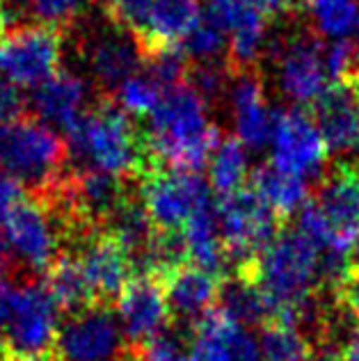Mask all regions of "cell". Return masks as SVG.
<instances>
[{
	"label": "cell",
	"mask_w": 359,
	"mask_h": 361,
	"mask_svg": "<svg viewBox=\"0 0 359 361\" xmlns=\"http://www.w3.org/2000/svg\"><path fill=\"white\" fill-rule=\"evenodd\" d=\"M7 298H9V286L5 281L0 283V348H5V327H7Z\"/></svg>",
	"instance_id": "obj_43"
},
{
	"label": "cell",
	"mask_w": 359,
	"mask_h": 361,
	"mask_svg": "<svg viewBox=\"0 0 359 361\" xmlns=\"http://www.w3.org/2000/svg\"><path fill=\"white\" fill-rule=\"evenodd\" d=\"M55 355L58 361H133L117 313L108 304L69 313L60 327Z\"/></svg>",
	"instance_id": "obj_11"
},
{
	"label": "cell",
	"mask_w": 359,
	"mask_h": 361,
	"mask_svg": "<svg viewBox=\"0 0 359 361\" xmlns=\"http://www.w3.org/2000/svg\"><path fill=\"white\" fill-rule=\"evenodd\" d=\"M67 142L39 119L21 117L0 126V160L9 178L44 195L67 172Z\"/></svg>",
	"instance_id": "obj_4"
},
{
	"label": "cell",
	"mask_w": 359,
	"mask_h": 361,
	"mask_svg": "<svg viewBox=\"0 0 359 361\" xmlns=\"http://www.w3.org/2000/svg\"><path fill=\"white\" fill-rule=\"evenodd\" d=\"M359 62V49L351 39H336L325 46V64L332 82H348Z\"/></svg>",
	"instance_id": "obj_35"
},
{
	"label": "cell",
	"mask_w": 359,
	"mask_h": 361,
	"mask_svg": "<svg viewBox=\"0 0 359 361\" xmlns=\"http://www.w3.org/2000/svg\"><path fill=\"white\" fill-rule=\"evenodd\" d=\"M215 213L233 270L257 259L286 226L250 185L220 197V202L215 204Z\"/></svg>",
	"instance_id": "obj_7"
},
{
	"label": "cell",
	"mask_w": 359,
	"mask_h": 361,
	"mask_svg": "<svg viewBox=\"0 0 359 361\" xmlns=\"http://www.w3.org/2000/svg\"><path fill=\"white\" fill-rule=\"evenodd\" d=\"M357 27H359V25H357Z\"/></svg>",
	"instance_id": "obj_51"
},
{
	"label": "cell",
	"mask_w": 359,
	"mask_h": 361,
	"mask_svg": "<svg viewBox=\"0 0 359 361\" xmlns=\"http://www.w3.org/2000/svg\"><path fill=\"white\" fill-rule=\"evenodd\" d=\"M181 46L193 62H226L229 39L220 25L202 14L200 23L193 27V32L185 37Z\"/></svg>",
	"instance_id": "obj_34"
},
{
	"label": "cell",
	"mask_w": 359,
	"mask_h": 361,
	"mask_svg": "<svg viewBox=\"0 0 359 361\" xmlns=\"http://www.w3.org/2000/svg\"><path fill=\"white\" fill-rule=\"evenodd\" d=\"M64 233L58 213L42 197L25 195L0 222V240L7 254L35 272H49L60 259Z\"/></svg>",
	"instance_id": "obj_6"
},
{
	"label": "cell",
	"mask_w": 359,
	"mask_h": 361,
	"mask_svg": "<svg viewBox=\"0 0 359 361\" xmlns=\"http://www.w3.org/2000/svg\"><path fill=\"white\" fill-rule=\"evenodd\" d=\"M3 361H44V359H30V357H5Z\"/></svg>",
	"instance_id": "obj_47"
},
{
	"label": "cell",
	"mask_w": 359,
	"mask_h": 361,
	"mask_svg": "<svg viewBox=\"0 0 359 361\" xmlns=\"http://www.w3.org/2000/svg\"><path fill=\"white\" fill-rule=\"evenodd\" d=\"M229 101L236 123V137L248 149H261L272 140L275 112L266 103V85L261 69L231 73Z\"/></svg>",
	"instance_id": "obj_19"
},
{
	"label": "cell",
	"mask_w": 359,
	"mask_h": 361,
	"mask_svg": "<svg viewBox=\"0 0 359 361\" xmlns=\"http://www.w3.org/2000/svg\"><path fill=\"white\" fill-rule=\"evenodd\" d=\"M248 185L270 206V211L284 224L293 213H300V208L309 202L307 178L288 174L272 163L254 169Z\"/></svg>",
	"instance_id": "obj_25"
},
{
	"label": "cell",
	"mask_w": 359,
	"mask_h": 361,
	"mask_svg": "<svg viewBox=\"0 0 359 361\" xmlns=\"http://www.w3.org/2000/svg\"><path fill=\"white\" fill-rule=\"evenodd\" d=\"M160 281H163L172 320L190 322L193 327L197 320L217 307L222 277L209 270H202L185 261L172 272H167Z\"/></svg>",
	"instance_id": "obj_20"
},
{
	"label": "cell",
	"mask_w": 359,
	"mask_h": 361,
	"mask_svg": "<svg viewBox=\"0 0 359 361\" xmlns=\"http://www.w3.org/2000/svg\"><path fill=\"white\" fill-rule=\"evenodd\" d=\"M332 298L343 316L348 320H353L359 327V274L355 272L348 274V277L332 290Z\"/></svg>",
	"instance_id": "obj_38"
},
{
	"label": "cell",
	"mask_w": 359,
	"mask_h": 361,
	"mask_svg": "<svg viewBox=\"0 0 359 361\" xmlns=\"http://www.w3.org/2000/svg\"><path fill=\"white\" fill-rule=\"evenodd\" d=\"M204 16H209L226 32V60L233 69L259 66L268 46V21L248 0H206Z\"/></svg>",
	"instance_id": "obj_17"
},
{
	"label": "cell",
	"mask_w": 359,
	"mask_h": 361,
	"mask_svg": "<svg viewBox=\"0 0 359 361\" xmlns=\"http://www.w3.org/2000/svg\"><path fill=\"white\" fill-rule=\"evenodd\" d=\"M233 274L259 283V288L275 307L272 320L288 316L305 300L323 290L320 250L298 229H281L257 259L238 265Z\"/></svg>",
	"instance_id": "obj_3"
},
{
	"label": "cell",
	"mask_w": 359,
	"mask_h": 361,
	"mask_svg": "<svg viewBox=\"0 0 359 361\" xmlns=\"http://www.w3.org/2000/svg\"><path fill=\"white\" fill-rule=\"evenodd\" d=\"M133 361H193V357L185 355L174 341L163 336L160 341H156L154 345H149L145 350H140V353H135Z\"/></svg>",
	"instance_id": "obj_39"
},
{
	"label": "cell",
	"mask_w": 359,
	"mask_h": 361,
	"mask_svg": "<svg viewBox=\"0 0 359 361\" xmlns=\"http://www.w3.org/2000/svg\"><path fill=\"white\" fill-rule=\"evenodd\" d=\"M348 82H351L353 87H355V90L359 92V62H357V69H355V73H353V78L348 80Z\"/></svg>",
	"instance_id": "obj_46"
},
{
	"label": "cell",
	"mask_w": 359,
	"mask_h": 361,
	"mask_svg": "<svg viewBox=\"0 0 359 361\" xmlns=\"http://www.w3.org/2000/svg\"><path fill=\"white\" fill-rule=\"evenodd\" d=\"M7 263H9V254L5 250L3 240H0V283H3V277H5V272H7Z\"/></svg>",
	"instance_id": "obj_45"
},
{
	"label": "cell",
	"mask_w": 359,
	"mask_h": 361,
	"mask_svg": "<svg viewBox=\"0 0 359 361\" xmlns=\"http://www.w3.org/2000/svg\"><path fill=\"white\" fill-rule=\"evenodd\" d=\"M0 39H3V37H0Z\"/></svg>",
	"instance_id": "obj_50"
},
{
	"label": "cell",
	"mask_w": 359,
	"mask_h": 361,
	"mask_svg": "<svg viewBox=\"0 0 359 361\" xmlns=\"http://www.w3.org/2000/svg\"><path fill=\"white\" fill-rule=\"evenodd\" d=\"M200 18V0H149L142 23L135 30L142 55L183 44Z\"/></svg>",
	"instance_id": "obj_22"
},
{
	"label": "cell",
	"mask_w": 359,
	"mask_h": 361,
	"mask_svg": "<svg viewBox=\"0 0 359 361\" xmlns=\"http://www.w3.org/2000/svg\"><path fill=\"white\" fill-rule=\"evenodd\" d=\"M80 53L92 80L115 92L130 75L140 73V66L145 64L142 46L135 39V35L112 23L94 25L92 30L83 37Z\"/></svg>",
	"instance_id": "obj_13"
},
{
	"label": "cell",
	"mask_w": 359,
	"mask_h": 361,
	"mask_svg": "<svg viewBox=\"0 0 359 361\" xmlns=\"http://www.w3.org/2000/svg\"><path fill=\"white\" fill-rule=\"evenodd\" d=\"M305 7L318 37H329L332 42L348 39L359 25L357 0H305Z\"/></svg>",
	"instance_id": "obj_31"
},
{
	"label": "cell",
	"mask_w": 359,
	"mask_h": 361,
	"mask_svg": "<svg viewBox=\"0 0 359 361\" xmlns=\"http://www.w3.org/2000/svg\"><path fill=\"white\" fill-rule=\"evenodd\" d=\"M259 348L263 361H307L316 353L305 331L281 320H270L261 327Z\"/></svg>",
	"instance_id": "obj_30"
},
{
	"label": "cell",
	"mask_w": 359,
	"mask_h": 361,
	"mask_svg": "<svg viewBox=\"0 0 359 361\" xmlns=\"http://www.w3.org/2000/svg\"><path fill=\"white\" fill-rule=\"evenodd\" d=\"M357 147H359V142H357Z\"/></svg>",
	"instance_id": "obj_49"
},
{
	"label": "cell",
	"mask_w": 359,
	"mask_h": 361,
	"mask_svg": "<svg viewBox=\"0 0 359 361\" xmlns=\"http://www.w3.org/2000/svg\"><path fill=\"white\" fill-rule=\"evenodd\" d=\"M266 60L275 66L277 87L298 106L316 103L329 85L323 39L314 32H296L286 39H268Z\"/></svg>",
	"instance_id": "obj_9"
},
{
	"label": "cell",
	"mask_w": 359,
	"mask_h": 361,
	"mask_svg": "<svg viewBox=\"0 0 359 361\" xmlns=\"http://www.w3.org/2000/svg\"><path fill=\"white\" fill-rule=\"evenodd\" d=\"M270 163L296 176H316L327 163V145L309 112L293 108L281 110L272 128Z\"/></svg>",
	"instance_id": "obj_15"
},
{
	"label": "cell",
	"mask_w": 359,
	"mask_h": 361,
	"mask_svg": "<svg viewBox=\"0 0 359 361\" xmlns=\"http://www.w3.org/2000/svg\"><path fill=\"white\" fill-rule=\"evenodd\" d=\"M37 119L67 133L90 110V85L73 71H58L32 94Z\"/></svg>",
	"instance_id": "obj_21"
},
{
	"label": "cell",
	"mask_w": 359,
	"mask_h": 361,
	"mask_svg": "<svg viewBox=\"0 0 359 361\" xmlns=\"http://www.w3.org/2000/svg\"><path fill=\"white\" fill-rule=\"evenodd\" d=\"M46 286L53 293V298L60 304L62 311L75 313L97 304L73 254H62L51 265V270L46 272Z\"/></svg>",
	"instance_id": "obj_29"
},
{
	"label": "cell",
	"mask_w": 359,
	"mask_h": 361,
	"mask_svg": "<svg viewBox=\"0 0 359 361\" xmlns=\"http://www.w3.org/2000/svg\"><path fill=\"white\" fill-rule=\"evenodd\" d=\"M7 172H5V167H3V160H0V178H5Z\"/></svg>",
	"instance_id": "obj_48"
},
{
	"label": "cell",
	"mask_w": 359,
	"mask_h": 361,
	"mask_svg": "<svg viewBox=\"0 0 359 361\" xmlns=\"http://www.w3.org/2000/svg\"><path fill=\"white\" fill-rule=\"evenodd\" d=\"M138 197L156 231H181L211 204L209 183L200 172L154 167L138 180Z\"/></svg>",
	"instance_id": "obj_8"
},
{
	"label": "cell",
	"mask_w": 359,
	"mask_h": 361,
	"mask_svg": "<svg viewBox=\"0 0 359 361\" xmlns=\"http://www.w3.org/2000/svg\"><path fill=\"white\" fill-rule=\"evenodd\" d=\"M307 361H339V353L332 348H318Z\"/></svg>",
	"instance_id": "obj_44"
},
{
	"label": "cell",
	"mask_w": 359,
	"mask_h": 361,
	"mask_svg": "<svg viewBox=\"0 0 359 361\" xmlns=\"http://www.w3.org/2000/svg\"><path fill=\"white\" fill-rule=\"evenodd\" d=\"M67 149L75 167L101 169L124 180H140L154 169L145 130L112 99H101L73 123Z\"/></svg>",
	"instance_id": "obj_2"
},
{
	"label": "cell",
	"mask_w": 359,
	"mask_h": 361,
	"mask_svg": "<svg viewBox=\"0 0 359 361\" xmlns=\"http://www.w3.org/2000/svg\"><path fill=\"white\" fill-rule=\"evenodd\" d=\"M217 309L248 327H263L275 318V307H272L266 293L259 288V283L238 277V274H231V279H222Z\"/></svg>",
	"instance_id": "obj_27"
},
{
	"label": "cell",
	"mask_w": 359,
	"mask_h": 361,
	"mask_svg": "<svg viewBox=\"0 0 359 361\" xmlns=\"http://www.w3.org/2000/svg\"><path fill=\"white\" fill-rule=\"evenodd\" d=\"M99 5L112 23L126 27V30L135 35L140 23H142L149 0H99Z\"/></svg>",
	"instance_id": "obj_36"
},
{
	"label": "cell",
	"mask_w": 359,
	"mask_h": 361,
	"mask_svg": "<svg viewBox=\"0 0 359 361\" xmlns=\"http://www.w3.org/2000/svg\"><path fill=\"white\" fill-rule=\"evenodd\" d=\"M25 106H28L25 90H21L18 85L9 82L7 78L0 75V126L21 119Z\"/></svg>",
	"instance_id": "obj_37"
},
{
	"label": "cell",
	"mask_w": 359,
	"mask_h": 361,
	"mask_svg": "<svg viewBox=\"0 0 359 361\" xmlns=\"http://www.w3.org/2000/svg\"><path fill=\"white\" fill-rule=\"evenodd\" d=\"M193 361H263L259 341L248 325L213 309L190 327Z\"/></svg>",
	"instance_id": "obj_18"
},
{
	"label": "cell",
	"mask_w": 359,
	"mask_h": 361,
	"mask_svg": "<svg viewBox=\"0 0 359 361\" xmlns=\"http://www.w3.org/2000/svg\"><path fill=\"white\" fill-rule=\"evenodd\" d=\"M181 235L185 243L188 263H193L202 270H209L217 274V277H222L229 270V256H226L224 250L213 204H209L197 215H193L190 222L181 229Z\"/></svg>",
	"instance_id": "obj_24"
},
{
	"label": "cell",
	"mask_w": 359,
	"mask_h": 361,
	"mask_svg": "<svg viewBox=\"0 0 359 361\" xmlns=\"http://www.w3.org/2000/svg\"><path fill=\"white\" fill-rule=\"evenodd\" d=\"M64 39L49 25H16L0 39V75L21 90H37L60 71Z\"/></svg>",
	"instance_id": "obj_10"
},
{
	"label": "cell",
	"mask_w": 359,
	"mask_h": 361,
	"mask_svg": "<svg viewBox=\"0 0 359 361\" xmlns=\"http://www.w3.org/2000/svg\"><path fill=\"white\" fill-rule=\"evenodd\" d=\"M117 318L130 355L163 338L172 325L163 281L151 274H133L117 298Z\"/></svg>",
	"instance_id": "obj_12"
},
{
	"label": "cell",
	"mask_w": 359,
	"mask_h": 361,
	"mask_svg": "<svg viewBox=\"0 0 359 361\" xmlns=\"http://www.w3.org/2000/svg\"><path fill=\"white\" fill-rule=\"evenodd\" d=\"M245 145L236 135L220 137L209 160V183L215 195L226 197L248 185L250 180Z\"/></svg>",
	"instance_id": "obj_28"
},
{
	"label": "cell",
	"mask_w": 359,
	"mask_h": 361,
	"mask_svg": "<svg viewBox=\"0 0 359 361\" xmlns=\"http://www.w3.org/2000/svg\"><path fill=\"white\" fill-rule=\"evenodd\" d=\"M339 361H359V327L339 348Z\"/></svg>",
	"instance_id": "obj_42"
},
{
	"label": "cell",
	"mask_w": 359,
	"mask_h": 361,
	"mask_svg": "<svg viewBox=\"0 0 359 361\" xmlns=\"http://www.w3.org/2000/svg\"><path fill=\"white\" fill-rule=\"evenodd\" d=\"M154 167L200 172L220 142V128L209 121V103L188 82L163 92L145 130Z\"/></svg>",
	"instance_id": "obj_1"
},
{
	"label": "cell",
	"mask_w": 359,
	"mask_h": 361,
	"mask_svg": "<svg viewBox=\"0 0 359 361\" xmlns=\"http://www.w3.org/2000/svg\"><path fill=\"white\" fill-rule=\"evenodd\" d=\"M334 231V252H351L359 238V163L341 160L320 178L311 199Z\"/></svg>",
	"instance_id": "obj_16"
},
{
	"label": "cell",
	"mask_w": 359,
	"mask_h": 361,
	"mask_svg": "<svg viewBox=\"0 0 359 361\" xmlns=\"http://www.w3.org/2000/svg\"><path fill=\"white\" fill-rule=\"evenodd\" d=\"M314 121L329 151H348L359 142V92L351 82H332L314 103Z\"/></svg>",
	"instance_id": "obj_23"
},
{
	"label": "cell",
	"mask_w": 359,
	"mask_h": 361,
	"mask_svg": "<svg viewBox=\"0 0 359 361\" xmlns=\"http://www.w3.org/2000/svg\"><path fill=\"white\" fill-rule=\"evenodd\" d=\"M60 304L46 281H23L9 288L5 350L7 357L44 359L55 353L60 334Z\"/></svg>",
	"instance_id": "obj_5"
},
{
	"label": "cell",
	"mask_w": 359,
	"mask_h": 361,
	"mask_svg": "<svg viewBox=\"0 0 359 361\" xmlns=\"http://www.w3.org/2000/svg\"><path fill=\"white\" fill-rule=\"evenodd\" d=\"M147 75L154 80L160 90H172L176 85L185 82L188 69H190V58L183 51V46H167L145 55Z\"/></svg>",
	"instance_id": "obj_32"
},
{
	"label": "cell",
	"mask_w": 359,
	"mask_h": 361,
	"mask_svg": "<svg viewBox=\"0 0 359 361\" xmlns=\"http://www.w3.org/2000/svg\"><path fill=\"white\" fill-rule=\"evenodd\" d=\"M75 261L97 304H110L121 295L126 283L133 279V254L124 243L106 229H97L78 240Z\"/></svg>",
	"instance_id": "obj_14"
},
{
	"label": "cell",
	"mask_w": 359,
	"mask_h": 361,
	"mask_svg": "<svg viewBox=\"0 0 359 361\" xmlns=\"http://www.w3.org/2000/svg\"><path fill=\"white\" fill-rule=\"evenodd\" d=\"M23 197H25L23 185L18 183V180L9 178V176L0 178V222L5 220V217L9 215V211H12Z\"/></svg>",
	"instance_id": "obj_41"
},
{
	"label": "cell",
	"mask_w": 359,
	"mask_h": 361,
	"mask_svg": "<svg viewBox=\"0 0 359 361\" xmlns=\"http://www.w3.org/2000/svg\"><path fill=\"white\" fill-rule=\"evenodd\" d=\"M248 3H252L266 18L293 16L305 7V0H248Z\"/></svg>",
	"instance_id": "obj_40"
},
{
	"label": "cell",
	"mask_w": 359,
	"mask_h": 361,
	"mask_svg": "<svg viewBox=\"0 0 359 361\" xmlns=\"http://www.w3.org/2000/svg\"><path fill=\"white\" fill-rule=\"evenodd\" d=\"M90 0H0V25H49L60 30L75 23Z\"/></svg>",
	"instance_id": "obj_26"
},
{
	"label": "cell",
	"mask_w": 359,
	"mask_h": 361,
	"mask_svg": "<svg viewBox=\"0 0 359 361\" xmlns=\"http://www.w3.org/2000/svg\"><path fill=\"white\" fill-rule=\"evenodd\" d=\"M163 99V90L147 73H135L115 90L117 106L130 117H149Z\"/></svg>",
	"instance_id": "obj_33"
}]
</instances>
